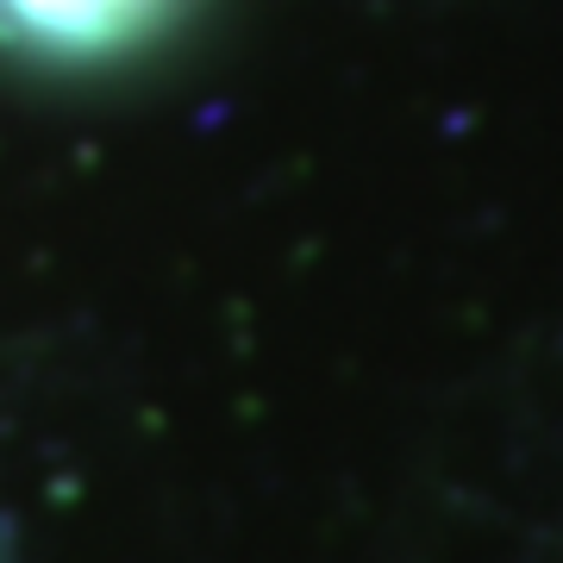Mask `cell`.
<instances>
[{
  "label": "cell",
  "instance_id": "1",
  "mask_svg": "<svg viewBox=\"0 0 563 563\" xmlns=\"http://www.w3.org/2000/svg\"><path fill=\"white\" fill-rule=\"evenodd\" d=\"M176 0H0V51L44 63H107L144 44Z\"/></svg>",
  "mask_w": 563,
  "mask_h": 563
}]
</instances>
